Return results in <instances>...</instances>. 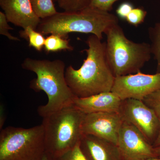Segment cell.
<instances>
[{
    "label": "cell",
    "instance_id": "12",
    "mask_svg": "<svg viewBox=\"0 0 160 160\" xmlns=\"http://www.w3.org/2000/svg\"><path fill=\"white\" fill-rule=\"evenodd\" d=\"M122 100L112 92H102L75 100L73 106L85 114L98 112H118Z\"/></svg>",
    "mask_w": 160,
    "mask_h": 160
},
{
    "label": "cell",
    "instance_id": "8",
    "mask_svg": "<svg viewBox=\"0 0 160 160\" xmlns=\"http://www.w3.org/2000/svg\"><path fill=\"white\" fill-rule=\"evenodd\" d=\"M160 90V72L154 74L137 73L116 77L111 92L122 100L142 101L146 97Z\"/></svg>",
    "mask_w": 160,
    "mask_h": 160
},
{
    "label": "cell",
    "instance_id": "5",
    "mask_svg": "<svg viewBox=\"0 0 160 160\" xmlns=\"http://www.w3.org/2000/svg\"><path fill=\"white\" fill-rule=\"evenodd\" d=\"M105 34L106 58L115 78L138 72L151 58L150 44L129 40L118 24Z\"/></svg>",
    "mask_w": 160,
    "mask_h": 160
},
{
    "label": "cell",
    "instance_id": "15",
    "mask_svg": "<svg viewBox=\"0 0 160 160\" xmlns=\"http://www.w3.org/2000/svg\"><path fill=\"white\" fill-rule=\"evenodd\" d=\"M19 34L21 37L28 41L29 47H32L38 51H42L44 47L46 38L44 35L30 26L21 30Z\"/></svg>",
    "mask_w": 160,
    "mask_h": 160
},
{
    "label": "cell",
    "instance_id": "2",
    "mask_svg": "<svg viewBox=\"0 0 160 160\" xmlns=\"http://www.w3.org/2000/svg\"><path fill=\"white\" fill-rule=\"evenodd\" d=\"M23 69L34 72L37 78L30 82L29 87L47 95L48 102L39 106L38 112L43 118L58 110L73 106L77 97L66 82L65 63L57 59L39 60L27 58L22 63Z\"/></svg>",
    "mask_w": 160,
    "mask_h": 160
},
{
    "label": "cell",
    "instance_id": "24",
    "mask_svg": "<svg viewBox=\"0 0 160 160\" xmlns=\"http://www.w3.org/2000/svg\"><path fill=\"white\" fill-rule=\"evenodd\" d=\"M133 9V6L131 3L126 2L121 4L116 12L117 14L120 18L126 19L128 15Z\"/></svg>",
    "mask_w": 160,
    "mask_h": 160
},
{
    "label": "cell",
    "instance_id": "9",
    "mask_svg": "<svg viewBox=\"0 0 160 160\" xmlns=\"http://www.w3.org/2000/svg\"><path fill=\"white\" fill-rule=\"evenodd\" d=\"M117 146L122 160H142L156 157L152 145L138 129L125 121L119 132Z\"/></svg>",
    "mask_w": 160,
    "mask_h": 160
},
{
    "label": "cell",
    "instance_id": "17",
    "mask_svg": "<svg viewBox=\"0 0 160 160\" xmlns=\"http://www.w3.org/2000/svg\"><path fill=\"white\" fill-rule=\"evenodd\" d=\"M33 10L41 19L57 13L52 0H30Z\"/></svg>",
    "mask_w": 160,
    "mask_h": 160
},
{
    "label": "cell",
    "instance_id": "26",
    "mask_svg": "<svg viewBox=\"0 0 160 160\" xmlns=\"http://www.w3.org/2000/svg\"><path fill=\"white\" fill-rule=\"evenodd\" d=\"M41 160H54V159L48 153L45 152V154L43 156V158H42Z\"/></svg>",
    "mask_w": 160,
    "mask_h": 160
},
{
    "label": "cell",
    "instance_id": "6",
    "mask_svg": "<svg viewBox=\"0 0 160 160\" xmlns=\"http://www.w3.org/2000/svg\"><path fill=\"white\" fill-rule=\"evenodd\" d=\"M46 152L42 124L1 130L0 160H41Z\"/></svg>",
    "mask_w": 160,
    "mask_h": 160
},
{
    "label": "cell",
    "instance_id": "14",
    "mask_svg": "<svg viewBox=\"0 0 160 160\" xmlns=\"http://www.w3.org/2000/svg\"><path fill=\"white\" fill-rule=\"evenodd\" d=\"M69 40L57 34H52L45 40L44 49L46 52H56L62 50L72 51L73 48L69 44Z\"/></svg>",
    "mask_w": 160,
    "mask_h": 160
},
{
    "label": "cell",
    "instance_id": "23",
    "mask_svg": "<svg viewBox=\"0 0 160 160\" xmlns=\"http://www.w3.org/2000/svg\"><path fill=\"white\" fill-rule=\"evenodd\" d=\"M118 0H91L89 7L104 12H109L113 4Z\"/></svg>",
    "mask_w": 160,
    "mask_h": 160
},
{
    "label": "cell",
    "instance_id": "21",
    "mask_svg": "<svg viewBox=\"0 0 160 160\" xmlns=\"http://www.w3.org/2000/svg\"><path fill=\"white\" fill-rule=\"evenodd\" d=\"M54 160H88L80 147V143L73 149L54 159Z\"/></svg>",
    "mask_w": 160,
    "mask_h": 160
},
{
    "label": "cell",
    "instance_id": "7",
    "mask_svg": "<svg viewBox=\"0 0 160 160\" xmlns=\"http://www.w3.org/2000/svg\"><path fill=\"white\" fill-rule=\"evenodd\" d=\"M118 112L123 121L134 126L153 146L160 130L159 120L153 109L142 100L126 99L122 100Z\"/></svg>",
    "mask_w": 160,
    "mask_h": 160
},
{
    "label": "cell",
    "instance_id": "22",
    "mask_svg": "<svg viewBox=\"0 0 160 160\" xmlns=\"http://www.w3.org/2000/svg\"><path fill=\"white\" fill-rule=\"evenodd\" d=\"M6 15L3 12H0V34L5 36L8 38L9 39L12 41H19L18 38L13 36L9 33V30L13 29L8 24Z\"/></svg>",
    "mask_w": 160,
    "mask_h": 160
},
{
    "label": "cell",
    "instance_id": "28",
    "mask_svg": "<svg viewBox=\"0 0 160 160\" xmlns=\"http://www.w3.org/2000/svg\"><path fill=\"white\" fill-rule=\"evenodd\" d=\"M142 160H160V156L156 157H154L153 158H151L148 159Z\"/></svg>",
    "mask_w": 160,
    "mask_h": 160
},
{
    "label": "cell",
    "instance_id": "13",
    "mask_svg": "<svg viewBox=\"0 0 160 160\" xmlns=\"http://www.w3.org/2000/svg\"><path fill=\"white\" fill-rule=\"evenodd\" d=\"M80 147L88 160H122L117 145L91 135H83Z\"/></svg>",
    "mask_w": 160,
    "mask_h": 160
},
{
    "label": "cell",
    "instance_id": "3",
    "mask_svg": "<svg viewBox=\"0 0 160 160\" xmlns=\"http://www.w3.org/2000/svg\"><path fill=\"white\" fill-rule=\"evenodd\" d=\"M118 24L115 15L88 6L74 12H58L41 19L37 30L44 35L57 34L66 38L71 32L90 33L102 40L103 34Z\"/></svg>",
    "mask_w": 160,
    "mask_h": 160
},
{
    "label": "cell",
    "instance_id": "20",
    "mask_svg": "<svg viewBox=\"0 0 160 160\" xmlns=\"http://www.w3.org/2000/svg\"><path fill=\"white\" fill-rule=\"evenodd\" d=\"M147 12L142 8H133L126 18L130 25L137 26L145 21Z\"/></svg>",
    "mask_w": 160,
    "mask_h": 160
},
{
    "label": "cell",
    "instance_id": "10",
    "mask_svg": "<svg viewBox=\"0 0 160 160\" xmlns=\"http://www.w3.org/2000/svg\"><path fill=\"white\" fill-rule=\"evenodd\" d=\"M123 120L119 112H98L85 114L82 123L83 135H91L117 145Z\"/></svg>",
    "mask_w": 160,
    "mask_h": 160
},
{
    "label": "cell",
    "instance_id": "1",
    "mask_svg": "<svg viewBox=\"0 0 160 160\" xmlns=\"http://www.w3.org/2000/svg\"><path fill=\"white\" fill-rule=\"evenodd\" d=\"M94 35L86 41V58L79 69L72 66L66 68V82L77 98L88 97L111 91L115 77L109 66L106 53V42Z\"/></svg>",
    "mask_w": 160,
    "mask_h": 160
},
{
    "label": "cell",
    "instance_id": "18",
    "mask_svg": "<svg viewBox=\"0 0 160 160\" xmlns=\"http://www.w3.org/2000/svg\"><path fill=\"white\" fill-rule=\"evenodd\" d=\"M91 0H57L59 6L66 12L82 10L89 6Z\"/></svg>",
    "mask_w": 160,
    "mask_h": 160
},
{
    "label": "cell",
    "instance_id": "19",
    "mask_svg": "<svg viewBox=\"0 0 160 160\" xmlns=\"http://www.w3.org/2000/svg\"><path fill=\"white\" fill-rule=\"evenodd\" d=\"M142 101L154 110L157 115L160 123V90L146 97ZM152 146L153 147L160 146V130L157 138Z\"/></svg>",
    "mask_w": 160,
    "mask_h": 160
},
{
    "label": "cell",
    "instance_id": "11",
    "mask_svg": "<svg viewBox=\"0 0 160 160\" xmlns=\"http://www.w3.org/2000/svg\"><path fill=\"white\" fill-rule=\"evenodd\" d=\"M7 20L23 29L30 26L37 30L41 19L35 13L30 0H0Z\"/></svg>",
    "mask_w": 160,
    "mask_h": 160
},
{
    "label": "cell",
    "instance_id": "4",
    "mask_svg": "<svg viewBox=\"0 0 160 160\" xmlns=\"http://www.w3.org/2000/svg\"><path fill=\"white\" fill-rule=\"evenodd\" d=\"M84 115L72 106L43 118L46 153L55 159L79 144L83 135L82 126Z\"/></svg>",
    "mask_w": 160,
    "mask_h": 160
},
{
    "label": "cell",
    "instance_id": "25",
    "mask_svg": "<svg viewBox=\"0 0 160 160\" xmlns=\"http://www.w3.org/2000/svg\"><path fill=\"white\" fill-rule=\"evenodd\" d=\"M5 112H4V107L3 105L1 106V116H0V129L1 130L2 129L3 125L6 120V116Z\"/></svg>",
    "mask_w": 160,
    "mask_h": 160
},
{
    "label": "cell",
    "instance_id": "16",
    "mask_svg": "<svg viewBox=\"0 0 160 160\" xmlns=\"http://www.w3.org/2000/svg\"><path fill=\"white\" fill-rule=\"evenodd\" d=\"M152 54L157 63V72H160V22L149 27L148 30Z\"/></svg>",
    "mask_w": 160,
    "mask_h": 160
},
{
    "label": "cell",
    "instance_id": "27",
    "mask_svg": "<svg viewBox=\"0 0 160 160\" xmlns=\"http://www.w3.org/2000/svg\"><path fill=\"white\" fill-rule=\"evenodd\" d=\"M155 154L156 157L160 156V146L158 147H154Z\"/></svg>",
    "mask_w": 160,
    "mask_h": 160
}]
</instances>
